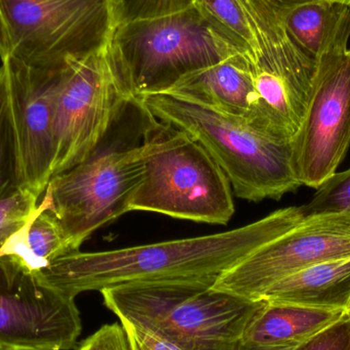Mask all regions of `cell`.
Returning <instances> with one entry per match:
<instances>
[{
	"label": "cell",
	"instance_id": "cell-1",
	"mask_svg": "<svg viewBox=\"0 0 350 350\" xmlns=\"http://www.w3.org/2000/svg\"><path fill=\"white\" fill-rule=\"evenodd\" d=\"M304 219L301 206H291L228 232L100 252L73 251L38 273L47 285L74 298L82 292L127 284L216 282L251 253Z\"/></svg>",
	"mask_w": 350,
	"mask_h": 350
},
{
	"label": "cell",
	"instance_id": "cell-5",
	"mask_svg": "<svg viewBox=\"0 0 350 350\" xmlns=\"http://www.w3.org/2000/svg\"><path fill=\"white\" fill-rule=\"evenodd\" d=\"M144 177L129 211L226 224L234 213L232 189L205 148L150 113L143 139Z\"/></svg>",
	"mask_w": 350,
	"mask_h": 350
},
{
	"label": "cell",
	"instance_id": "cell-8",
	"mask_svg": "<svg viewBox=\"0 0 350 350\" xmlns=\"http://www.w3.org/2000/svg\"><path fill=\"white\" fill-rule=\"evenodd\" d=\"M350 12L316 63L312 94L292 139L302 185L318 189L336 174L350 147Z\"/></svg>",
	"mask_w": 350,
	"mask_h": 350
},
{
	"label": "cell",
	"instance_id": "cell-21",
	"mask_svg": "<svg viewBox=\"0 0 350 350\" xmlns=\"http://www.w3.org/2000/svg\"><path fill=\"white\" fill-rule=\"evenodd\" d=\"M20 189L16 141L10 120L5 72L0 67V199Z\"/></svg>",
	"mask_w": 350,
	"mask_h": 350
},
{
	"label": "cell",
	"instance_id": "cell-23",
	"mask_svg": "<svg viewBox=\"0 0 350 350\" xmlns=\"http://www.w3.org/2000/svg\"><path fill=\"white\" fill-rule=\"evenodd\" d=\"M38 199L34 193L23 189L0 199V253L28 224L38 207Z\"/></svg>",
	"mask_w": 350,
	"mask_h": 350
},
{
	"label": "cell",
	"instance_id": "cell-9",
	"mask_svg": "<svg viewBox=\"0 0 350 350\" xmlns=\"http://www.w3.org/2000/svg\"><path fill=\"white\" fill-rule=\"evenodd\" d=\"M110 44L71 62L62 74L53 118L51 177L83 161L104 137L123 103L135 98Z\"/></svg>",
	"mask_w": 350,
	"mask_h": 350
},
{
	"label": "cell",
	"instance_id": "cell-29",
	"mask_svg": "<svg viewBox=\"0 0 350 350\" xmlns=\"http://www.w3.org/2000/svg\"><path fill=\"white\" fill-rule=\"evenodd\" d=\"M0 350H1V349H0Z\"/></svg>",
	"mask_w": 350,
	"mask_h": 350
},
{
	"label": "cell",
	"instance_id": "cell-12",
	"mask_svg": "<svg viewBox=\"0 0 350 350\" xmlns=\"http://www.w3.org/2000/svg\"><path fill=\"white\" fill-rule=\"evenodd\" d=\"M16 141L18 185L40 197L51 177L53 118L61 71L36 69L14 59L2 62Z\"/></svg>",
	"mask_w": 350,
	"mask_h": 350
},
{
	"label": "cell",
	"instance_id": "cell-28",
	"mask_svg": "<svg viewBox=\"0 0 350 350\" xmlns=\"http://www.w3.org/2000/svg\"><path fill=\"white\" fill-rule=\"evenodd\" d=\"M296 345H287V347H267V345H247L241 343L238 350H291Z\"/></svg>",
	"mask_w": 350,
	"mask_h": 350
},
{
	"label": "cell",
	"instance_id": "cell-24",
	"mask_svg": "<svg viewBox=\"0 0 350 350\" xmlns=\"http://www.w3.org/2000/svg\"><path fill=\"white\" fill-rule=\"evenodd\" d=\"M121 24L161 18L189 10L193 0H120Z\"/></svg>",
	"mask_w": 350,
	"mask_h": 350
},
{
	"label": "cell",
	"instance_id": "cell-7",
	"mask_svg": "<svg viewBox=\"0 0 350 350\" xmlns=\"http://www.w3.org/2000/svg\"><path fill=\"white\" fill-rule=\"evenodd\" d=\"M111 51L135 98L167 92L183 76L237 55L195 6L119 25Z\"/></svg>",
	"mask_w": 350,
	"mask_h": 350
},
{
	"label": "cell",
	"instance_id": "cell-4",
	"mask_svg": "<svg viewBox=\"0 0 350 350\" xmlns=\"http://www.w3.org/2000/svg\"><path fill=\"white\" fill-rule=\"evenodd\" d=\"M156 118L195 137L221 168L241 199L280 200L301 187L292 141L267 135L241 117L222 114L167 94L141 98Z\"/></svg>",
	"mask_w": 350,
	"mask_h": 350
},
{
	"label": "cell",
	"instance_id": "cell-27",
	"mask_svg": "<svg viewBox=\"0 0 350 350\" xmlns=\"http://www.w3.org/2000/svg\"><path fill=\"white\" fill-rule=\"evenodd\" d=\"M126 333L131 350H183L178 345L143 327L120 322Z\"/></svg>",
	"mask_w": 350,
	"mask_h": 350
},
{
	"label": "cell",
	"instance_id": "cell-22",
	"mask_svg": "<svg viewBox=\"0 0 350 350\" xmlns=\"http://www.w3.org/2000/svg\"><path fill=\"white\" fill-rule=\"evenodd\" d=\"M301 209L306 218L350 213V168L327 179L317 189L310 201L301 206Z\"/></svg>",
	"mask_w": 350,
	"mask_h": 350
},
{
	"label": "cell",
	"instance_id": "cell-3",
	"mask_svg": "<svg viewBox=\"0 0 350 350\" xmlns=\"http://www.w3.org/2000/svg\"><path fill=\"white\" fill-rule=\"evenodd\" d=\"M189 280L135 283L102 290L107 308L120 322L143 327L183 350H238L247 325L265 300Z\"/></svg>",
	"mask_w": 350,
	"mask_h": 350
},
{
	"label": "cell",
	"instance_id": "cell-10",
	"mask_svg": "<svg viewBox=\"0 0 350 350\" xmlns=\"http://www.w3.org/2000/svg\"><path fill=\"white\" fill-rule=\"evenodd\" d=\"M81 329L75 298L47 285L20 257L0 253V349H72Z\"/></svg>",
	"mask_w": 350,
	"mask_h": 350
},
{
	"label": "cell",
	"instance_id": "cell-6",
	"mask_svg": "<svg viewBox=\"0 0 350 350\" xmlns=\"http://www.w3.org/2000/svg\"><path fill=\"white\" fill-rule=\"evenodd\" d=\"M120 0H0V59L61 71L110 44Z\"/></svg>",
	"mask_w": 350,
	"mask_h": 350
},
{
	"label": "cell",
	"instance_id": "cell-2",
	"mask_svg": "<svg viewBox=\"0 0 350 350\" xmlns=\"http://www.w3.org/2000/svg\"><path fill=\"white\" fill-rule=\"evenodd\" d=\"M150 112L131 98L117 111L90 155L51 177L41 203L61 224L72 250L129 212L144 177L143 139Z\"/></svg>",
	"mask_w": 350,
	"mask_h": 350
},
{
	"label": "cell",
	"instance_id": "cell-11",
	"mask_svg": "<svg viewBox=\"0 0 350 350\" xmlns=\"http://www.w3.org/2000/svg\"><path fill=\"white\" fill-rule=\"evenodd\" d=\"M341 258H350V213L312 216L222 273L213 287L259 300L281 280L316 263Z\"/></svg>",
	"mask_w": 350,
	"mask_h": 350
},
{
	"label": "cell",
	"instance_id": "cell-25",
	"mask_svg": "<svg viewBox=\"0 0 350 350\" xmlns=\"http://www.w3.org/2000/svg\"><path fill=\"white\" fill-rule=\"evenodd\" d=\"M291 350H350V312Z\"/></svg>",
	"mask_w": 350,
	"mask_h": 350
},
{
	"label": "cell",
	"instance_id": "cell-17",
	"mask_svg": "<svg viewBox=\"0 0 350 350\" xmlns=\"http://www.w3.org/2000/svg\"><path fill=\"white\" fill-rule=\"evenodd\" d=\"M349 12V6L339 2H308L286 14L284 27L292 41L317 61Z\"/></svg>",
	"mask_w": 350,
	"mask_h": 350
},
{
	"label": "cell",
	"instance_id": "cell-14",
	"mask_svg": "<svg viewBox=\"0 0 350 350\" xmlns=\"http://www.w3.org/2000/svg\"><path fill=\"white\" fill-rule=\"evenodd\" d=\"M165 94L210 110L247 119L253 98L248 63L239 55L191 72Z\"/></svg>",
	"mask_w": 350,
	"mask_h": 350
},
{
	"label": "cell",
	"instance_id": "cell-15",
	"mask_svg": "<svg viewBox=\"0 0 350 350\" xmlns=\"http://www.w3.org/2000/svg\"><path fill=\"white\" fill-rule=\"evenodd\" d=\"M260 299L271 304L350 312V258L306 267L271 286Z\"/></svg>",
	"mask_w": 350,
	"mask_h": 350
},
{
	"label": "cell",
	"instance_id": "cell-16",
	"mask_svg": "<svg viewBox=\"0 0 350 350\" xmlns=\"http://www.w3.org/2000/svg\"><path fill=\"white\" fill-rule=\"evenodd\" d=\"M347 312H350L265 301L247 325L242 343L267 347L298 345L332 326Z\"/></svg>",
	"mask_w": 350,
	"mask_h": 350
},
{
	"label": "cell",
	"instance_id": "cell-26",
	"mask_svg": "<svg viewBox=\"0 0 350 350\" xmlns=\"http://www.w3.org/2000/svg\"><path fill=\"white\" fill-rule=\"evenodd\" d=\"M76 350H131L122 324L104 325L84 339Z\"/></svg>",
	"mask_w": 350,
	"mask_h": 350
},
{
	"label": "cell",
	"instance_id": "cell-19",
	"mask_svg": "<svg viewBox=\"0 0 350 350\" xmlns=\"http://www.w3.org/2000/svg\"><path fill=\"white\" fill-rule=\"evenodd\" d=\"M193 6L211 30L237 55L244 57L249 65L258 61L261 55L258 43L234 0H193Z\"/></svg>",
	"mask_w": 350,
	"mask_h": 350
},
{
	"label": "cell",
	"instance_id": "cell-18",
	"mask_svg": "<svg viewBox=\"0 0 350 350\" xmlns=\"http://www.w3.org/2000/svg\"><path fill=\"white\" fill-rule=\"evenodd\" d=\"M3 251L20 257L35 271H40L55 259L73 252L61 224L42 203Z\"/></svg>",
	"mask_w": 350,
	"mask_h": 350
},
{
	"label": "cell",
	"instance_id": "cell-20",
	"mask_svg": "<svg viewBox=\"0 0 350 350\" xmlns=\"http://www.w3.org/2000/svg\"><path fill=\"white\" fill-rule=\"evenodd\" d=\"M244 12L260 51H267L289 39L284 18L296 6L318 0H234ZM350 8V0H329Z\"/></svg>",
	"mask_w": 350,
	"mask_h": 350
},
{
	"label": "cell",
	"instance_id": "cell-13",
	"mask_svg": "<svg viewBox=\"0 0 350 350\" xmlns=\"http://www.w3.org/2000/svg\"><path fill=\"white\" fill-rule=\"evenodd\" d=\"M316 63L291 41L248 64L253 98L246 120L271 137L292 141L308 109Z\"/></svg>",
	"mask_w": 350,
	"mask_h": 350
}]
</instances>
